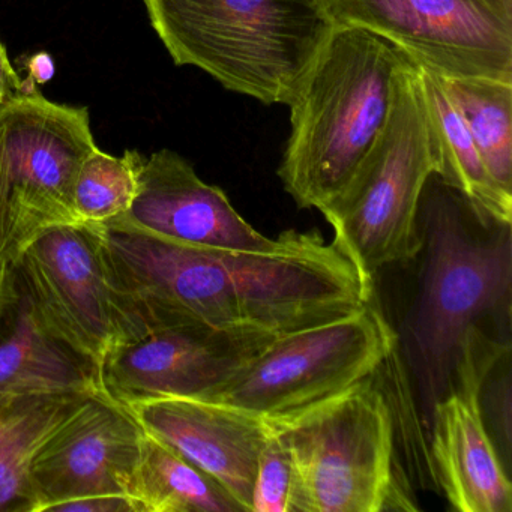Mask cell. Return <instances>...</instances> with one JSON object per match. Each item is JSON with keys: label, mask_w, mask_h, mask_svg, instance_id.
Segmentation results:
<instances>
[{"label": "cell", "mask_w": 512, "mask_h": 512, "mask_svg": "<svg viewBox=\"0 0 512 512\" xmlns=\"http://www.w3.org/2000/svg\"><path fill=\"white\" fill-rule=\"evenodd\" d=\"M94 226L151 331L196 325L275 340L373 301V284L316 230H286L271 250L251 251L185 244L119 221Z\"/></svg>", "instance_id": "obj_1"}, {"label": "cell", "mask_w": 512, "mask_h": 512, "mask_svg": "<svg viewBox=\"0 0 512 512\" xmlns=\"http://www.w3.org/2000/svg\"><path fill=\"white\" fill-rule=\"evenodd\" d=\"M424 256L415 304L401 331L404 361L418 392L425 427L448 392L467 332L491 314L509 313L511 226L488 227L436 173L419 205Z\"/></svg>", "instance_id": "obj_2"}, {"label": "cell", "mask_w": 512, "mask_h": 512, "mask_svg": "<svg viewBox=\"0 0 512 512\" xmlns=\"http://www.w3.org/2000/svg\"><path fill=\"white\" fill-rule=\"evenodd\" d=\"M412 58L385 38L335 26L290 107L278 176L301 209H322L355 175L388 124Z\"/></svg>", "instance_id": "obj_3"}, {"label": "cell", "mask_w": 512, "mask_h": 512, "mask_svg": "<svg viewBox=\"0 0 512 512\" xmlns=\"http://www.w3.org/2000/svg\"><path fill=\"white\" fill-rule=\"evenodd\" d=\"M178 67L235 94L289 106L335 28L325 0H143Z\"/></svg>", "instance_id": "obj_4"}, {"label": "cell", "mask_w": 512, "mask_h": 512, "mask_svg": "<svg viewBox=\"0 0 512 512\" xmlns=\"http://www.w3.org/2000/svg\"><path fill=\"white\" fill-rule=\"evenodd\" d=\"M265 419L292 458L296 512L418 509L398 463L394 413L376 374Z\"/></svg>", "instance_id": "obj_5"}, {"label": "cell", "mask_w": 512, "mask_h": 512, "mask_svg": "<svg viewBox=\"0 0 512 512\" xmlns=\"http://www.w3.org/2000/svg\"><path fill=\"white\" fill-rule=\"evenodd\" d=\"M439 151L413 62L397 83L394 106L361 166L322 212L334 247L367 283L383 268L421 254L419 205Z\"/></svg>", "instance_id": "obj_6"}, {"label": "cell", "mask_w": 512, "mask_h": 512, "mask_svg": "<svg viewBox=\"0 0 512 512\" xmlns=\"http://www.w3.org/2000/svg\"><path fill=\"white\" fill-rule=\"evenodd\" d=\"M85 107L53 103L35 89L0 104V230L10 263L53 227L82 224L74 184L95 151Z\"/></svg>", "instance_id": "obj_7"}, {"label": "cell", "mask_w": 512, "mask_h": 512, "mask_svg": "<svg viewBox=\"0 0 512 512\" xmlns=\"http://www.w3.org/2000/svg\"><path fill=\"white\" fill-rule=\"evenodd\" d=\"M398 337L373 305L281 335L251 355L209 400L269 418L304 409L374 376Z\"/></svg>", "instance_id": "obj_8"}, {"label": "cell", "mask_w": 512, "mask_h": 512, "mask_svg": "<svg viewBox=\"0 0 512 512\" xmlns=\"http://www.w3.org/2000/svg\"><path fill=\"white\" fill-rule=\"evenodd\" d=\"M10 263L44 323L100 370L113 350L151 332L94 224L53 227Z\"/></svg>", "instance_id": "obj_9"}, {"label": "cell", "mask_w": 512, "mask_h": 512, "mask_svg": "<svg viewBox=\"0 0 512 512\" xmlns=\"http://www.w3.org/2000/svg\"><path fill=\"white\" fill-rule=\"evenodd\" d=\"M334 26L367 29L440 77L512 83V0H325Z\"/></svg>", "instance_id": "obj_10"}, {"label": "cell", "mask_w": 512, "mask_h": 512, "mask_svg": "<svg viewBox=\"0 0 512 512\" xmlns=\"http://www.w3.org/2000/svg\"><path fill=\"white\" fill-rule=\"evenodd\" d=\"M509 343L467 332L448 392L431 413V463L440 490L458 512H511L512 484L488 434L482 388Z\"/></svg>", "instance_id": "obj_11"}, {"label": "cell", "mask_w": 512, "mask_h": 512, "mask_svg": "<svg viewBox=\"0 0 512 512\" xmlns=\"http://www.w3.org/2000/svg\"><path fill=\"white\" fill-rule=\"evenodd\" d=\"M145 437L130 407L107 394L89 397L32 461L34 512H47L77 497H130Z\"/></svg>", "instance_id": "obj_12"}, {"label": "cell", "mask_w": 512, "mask_h": 512, "mask_svg": "<svg viewBox=\"0 0 512 512\" xmlns=\"http://www.w3.org/2000/svg\"><path fill=\"white\" fill-rule=\"evenodd\" d=\"M271 341L196 325L152 329L107 356L101 383L110 398L125 406L166 397L209 400Z\"/></svg>", "instance_id": "obj_13"}, {"label": "cell", "mask_w": 512, "mask_h": 512, "mask_svg": "<svg viewBox=\"0 0 512 512\" xmlns=\"http://www.w3.org/2000/svg\"><path fill=\"white\" fill-rule=\"evenodd\" d=\"M112 221L205 247L262 251L278 241L254 229L221 188L206 184L185 158L170 149L145 158L130 211Z\"/></svg>", "instance_id": "obj_14"}, {"label": "cell", "mask_w": 512, "mask_h": 512, "mask_svg": "<svg viewBox=\"0 0 512 512\" xmlns=\"http://www.w3.org/2000/svg\"><path fill=\"white\" fill-rule=\"evenodd\" d=\"M128 407L146 433L208 473L251 512L257 464L269 436L263 416L200 398H154Z\"/></svg>", "instance_id": "obj_15"}, {"label": "cell", "mask_w": 512, "mask_h": 512, "mask_svg": "<svg viewBox=\"0 0 512 512\" xmlns=\"http://www.w3.org/2000/svg\"><path fill=\"white\" fill-rule=\"evenodd\" d=\"M106 394L94 361L41 319L8 263L0 293V407L34 395Z\"/></svg>", "instance_id": "obj_16"}, {"label": "cell", "mask_w": 512, "mask_h": 512, "mask_svg": "<svg viewBox=\"0 0 512 512\" xmlns=\"http://www.w3.org/2000/svg\"><path fill=\"white\" fill-rule=\"evenodd\" d=\"M418 76L439 151L436 175L463 197L482 227L511 226L512 194L491 178L439 76L419 65Z\"/></svg>", "instance_id": "obj_17"}, {"label": "cell", "mask_w": 512, "mask_h": 512, "mask_svg": "<svg viewBox=\"0 0 512 512\" xmlns=\"http://www.w3.org/2000/svg\"><path fill=\"white\" fill-rule=\"evenodd\" d=\"M89 397L34 395L0 407V512H34L32 461Z\"/></svg>", "instance_id": "obj_18"}, {"label": "cell", "mask_w": 512, "mask_h": 512, "mask_svg": "<svg viewBox=\"0 0 512 512\" xmlns=\"http://www.w3.org/2000/svg\"><path fill=\"white\" fill-rule=\"evenodd\" d=\"M130 499L137 512H244L208 473L149 433Z\"/></svg>", "instance_id": "obj_19"}, {"label": "cell", "mask_w": 512, "mask_h": 512, "mask_svg": "<svg viewBox=\"0 0 512 512\" xmlns=\"http://www.w3.org/2000/svg\"><path fill=\"white\" fill-rule=\"evenodd\" d=\"M491 178L512 194V83L484 77H440Z\"/></svg>", "instance_id": "obj_20"}, {"label": "cell", "mask_w": 512, "mask_h": 512, "mask_svg": "<svg viewBox=\"0 0 512 512\" xmlns=\"http://www.w3.org/2000/svg\"><path fill=\"white\" fill-rule=\"evenodd\" d=\"M145 157L125 151L122 157L95 149L83 160L74 184V211L80 223L104 224L130 211Z\"/></svg>", "instance_id": "obj_21"}, {"label": "cell", "mask_w": 512, "mask_h": 512, "mask_svg": "<svg viewBox=\"0 0 512 512\" xmlns=\"http://www.w3.org/2000/svg\"><path fill=\"white\" fill-rule=\"evenodd\" d=\"M251 512H296V479L292 458L271 427L257 464Z\"/></svg>", "instance_id": "obj_22"}, {"label": "cell", "mask_w": 512, "mask_h": 512, "mask_svg": "<svg viewBox=\"0 0 512 512\" xmlns=\"http://www.w3.org/2000/svg\"><path fill=\"white\" fill-rule=\"evenodd\" d=\"M487 382V380H485ZM484 391L490 394L491 418L497 427L500 440L505 445V454L509 458L511 449V374L505 371L493 386L488 388L484 383Z\"/></svg>", "instance_id": "obj_23"}, {"label": "cell", "mask_w": 512, "mask_h": 512, "mask_svg": "<svg viewBox=\"0 0 512 512\" xmlns=\"http://www.w3.org/2000/svg\"><path fill=\"white\" fill-rule=\"evenodd\" d=\"M47 512H137V508L124 494H97L58 503Z\"/></svg>", "instance_id": "obj_24"}, {"label": "cell", "mask_w": 512, "mask_h": 512, "mask_svg": "<svg viewBox=\"0 0 512 512\" xmlns=\"http://www.w3.org/2000/svg\"><path fill=\"white\" fill-rule=\"evenodd\" d=\"M23 86H25V83L20 80L19 74L16 73L13 65H11L7 50H5L4 44L0 41V104L11 100V98L22 94V92H26Z\"/></svg>", "instance_id": "obj_25"}, {"label": "cell", "mask_w": 512, "mask_h": 512, "mask_svg": "<svg viewBox=\"0 0 512 512\" xmlns=\"http://www.w3.org/2000/svg\"><path fill=\"white\" fill-rule=\"evenodd\" d=\"M55 73L52 58L47 55L35 56L31 61V77L35 83L49 82Z\"/></svg>", "instance_id": "obj_26"}, {"label": "cell", "mask_w": 512, "mask_h": 512, "mask_svg": "<svg viewBox=\"0 0 512 512\" xmlns=\"http://www.w3.org/2000/svg\"><path fill=\"white\" fill-rule=\"evenodd\" d=\"M8 263L0 262V293L4 289L5 278H7Z\"/></svg>", "instance_id": "obj_27"}, {"label": "cell", "mask_w": 512, "mask_h": 512, "mask_svg": "<svg viewBox=\"0 0 512 512\" xmlns=\"http://www.w3.org/2000/svg\"><path fill=\"white\" fill-rule=\"evenodd\" d=\"M0 262H4V259H2V230H0Z\"/></svg>", "instance_id": "obj_28"}]
</instances>
